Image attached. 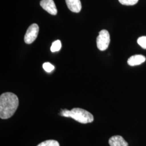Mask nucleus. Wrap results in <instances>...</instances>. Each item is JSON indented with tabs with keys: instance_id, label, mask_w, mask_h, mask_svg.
Masks as SVG:
<instances>
[{
	"instance_id": "obj_5",
	"label": "nucleus",
	"mask_w": 146,
	"mask_h": 146,
	"mask_svg": "<svg viewBox=\"0 0 146 146\" xmlns=\"http://www.w3.org/2000/svg\"><path fill=\"white\" fill-rule=\"evenodd\" d=\"M40 5L44 10L51 15H55L58 13L56 7L53 0H41Z\"/></svg>"
},
{
	"instance_id": "obj_7",
	"label": "nucleus",
	"mask_w": 146,
	"mask_h": 146,
	"mask_svg": "<svg viewBox=\"0 0 146 146\" xmlns=\"http://www.w3.org/2000/svg\"><path fill=\"white\" fill-rule=\"evenodd\" d=\"M110 146H128V143L120 135L113 136L109 140Z\"/></svg>"
},
{
	"instance_id": "obj_12",
	"label": "nucleus",
	"mask_w": 146,
	"mask_h": 146,
	"mask_svg": "<svg viewBox=\"0 0 146 146\" xmlns=\"http://www.w3.org/2000/svg\"><path fill=\"white\" fill-rule=\"evenodd\" d=\"M120 3L125 5H136L139 0H119Z\"/></svg>"
},
{
	"instance_id": "obj_2",
	"label": "nucleus",
	"mask_w": 146,
	"mask_h": 146,
	"mask_svg": "<svg viewBox=\"0 0 146 146\" xmlns=\"http://www.w3.org/2000/svg\"><path fill=\"white\" fill-rule=\"evenodd\" d=\"M60 115L64 117L72 118L83 124L91 123L94 121L93 115L86 110L80 108H74L71 110H62Z\"/></svg>"
},
{
	"instance_id": "obj_3",
	"label": "nucleus",
	"mask_w": 146,
	"mask_h": 146,
	"mask_svg": "<svg viewBox=\"0 0 146 146\" xmlns=\"http://www.w3.org/2000/svg\"><path fill=\"white\" fill-rule=\"evenodd\" d=\"M110 38L109 32L107 30H102L99 32V35L96 38V44L98 49L101 51L106 50L109 46Z\"/></svg>"
},
{
	"instance_id": "obj_6",
	"label": "nucleus",
	"mask_w": 146,
	"mask_h": 146,
	"mask_svg": "<svg viewBox=\"0 0 146 146\" xmlns=\"http://www.w3.org/2000/svg\"><path fill=\"white\" fill-rule=\"evenodd\" d=\"M69 9L74 13H79L82 8L80 0H66Z\"/></svg>"
},
{
	"instance_id": "obj_1",
	"label": "nucleus",
	"mask_w": 146,
	"mask_h": 146,
	"mask_svg": "<svg viewBox=\"0 0 146 146\" xmlns=\"http://www.w3.org/2000/svg\"><path fill=\"white\" fill-rule=\"evenodd\" d=\"M19 104V101L15 94L7 92L0 96V117L8 119L15 113Z\"/></svg>"
},
{
	"instance_id": "obj_13",
	"label": "nucleus",
	"mask_w": 146,
	"mask_h": 146,
	"mask_svg": "<svg viewBox=\"0 0 146 146\" xmlns=\"http://www.w3.org/2000/svg\"><path fill=\"white\" fill-rule=\"evenodd\" d=\"M137 43L141 46L143 49H146V36L140 37L137 39Z\"/></svg>"
},
{
	"instance_id": "obj_9",
	"label": "nucleus",
	"mask_w": 146,
	"mask_h": 146,
	"mask_svg": "<svg viewBox=\"0 0 146 146\" xmlns=\"http://www.w3.org/2000/svg\"><path fill=\"white\" fill-rule=\"evenodd\" d=\"M37 146H60V144L56 140H49L42 142Z\"/></svg>"
},
{
	"instance_id": "obj_8",
	"label": "nucleus",
	"mask_w": 146,
	"mask_h": 146,
	"mask_svg": "<svg viewBox=\"0 0 146 146\" xmlns=\"http://www.w3.org/2000/svg\"><path fill=\"white\" fill-rule=\"evenodd\" d=\"M146 61V58L142 55H135L128 58L127 62L131 66L140 65Z\"/></svg>"
},
{
	"instance_id": "obj_4",
	"label": "nucleus",
	"mask_w": 146,
	"mask_h": 146,
	"mask_svg": "<svg viewBox=\"0 0 146 146\" xmlns=\"http://www.w3.org/2000/svg\"><path fill=\"white\" fill-rule=\"evenodd\" d=\"M39 27L36 23H33L28 28L25 36V42L27 44H31L37 37Z\"/></svg>"
},
{
	"instance_id": "obj_10",
	"label": "nucleus",
	"mask_w": 146,
	"mask_h": 146,
	"mask_svg": "<svg viewBox=\"0 0 146 146\" xmlns=\"http://www.w3.org/2000/svg\"><path fill=\"white\" fill-rule=\"evenodd\" d=\"M62 47L61 42L60 40H56L52 42V46L50 47V50L52 52H56L59 51Z\"/></svg>"
},
{
	"instance_id": "obj_11",
	"label": "nucleus",
	"mask_w": 146,
	"mask_h": 146,
	"mask_svg": "<svg viewBox=\"0 0 146 146\" xmlns=\"http://www.w3.org/2000/svg\"><path fill=\"white\" fill-rule=\"evenodd\" d=\"M43 68L48 73H50L55 69V67L50 63L44 62L43 64Z\"/></svg>"
}]
</instances>
